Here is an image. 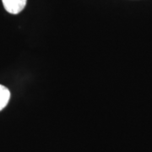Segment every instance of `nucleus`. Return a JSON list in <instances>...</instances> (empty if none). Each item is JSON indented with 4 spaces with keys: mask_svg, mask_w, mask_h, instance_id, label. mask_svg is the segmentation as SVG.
I'll list each match as a JSON object with an SVG mask.
<instances>
[{
    "mask_svg": "<svg viewBox=\"0 0 152 152\" xmlns=\"http://www.w3.org/2000/svg\"><path fill=\"white\" fill-rule=\"evenodd\" d=\"M2 3L8 13L18 15L25 9L27 0H2Z\"/></svg>",
    "mask_w": 152,
    "mask_h": 152,
    "instance_id": "obj_1",
    "label": "nucleus"
},
{
    "mask_svg": "<svg viewBox=\"0 0 152 152\" xmlns=\"http://www.w3.org/2000/svg\"><path fill=\"white\" fill-rule=\"evenodd\" d=\"M10 99V91L7 87L0 85V111L6 107Z\"/></svg>",
    "mask_w": 152,
    "mask_h": 152,
    "instance_id": "obj_2",
    "label": "nucleus"
}]
</instances>
